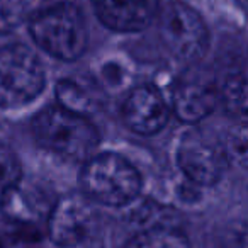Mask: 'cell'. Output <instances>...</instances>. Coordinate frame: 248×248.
<instances>
[{
    "instance_id": "cell-9",
    "label": "cell",
    "mask_w": 248,
    "mask_h": 248,
    "mask_svg": "<svg viewBox=\"0 0 248 248\" xmlns=\"http://www.w3.org/2000/svg\"><path fill=\"white\" fill-rule=\"evenodd\" d=\"M177 162L184 175L194 184L213 186L224 172V156L221 150L204 141L197 133L187 135L177 152Z\"/></svg>"
},
{
    "instance_id": "cell-7",
    "label": "cell",
    "mask_w": 248,
    "mask_h": 248,
    "mask_svg": "<svg viewBox=\"0 0 248 248\" xmlns=\"http://www.w3.org/2000/svg\"><path fill=\"white\" fill-rule=\"evenodd\" d=\"M53 204L43 187L21 182V179L0 194L2 214L16 226L32 231H38V224L46 221Z\"/></svg>"
},
{
    "instance_id": "cell-8",
    "label": "cell",
    "mask_w": 248,
    "mask_h": 248,
    "mask_svg": "<svg viewBox=\"0 0 248 248\" xmlns=\"http://www.w3.org/2000/svg\"><path fill=\"white\" fill-rule=\"evenodd\" d=\"M123 119L136 135H155L169 121V109L162 93L152 85H140L123 104Z\"/></svg>"
},
{
    "instance_id": "cell-5",
    "label": "cell",
    "mask_w": 248,
    "mask_h": 248,
    "mask_svg": "<svg viewBox=\"0 0 248 248\" xmlns=\"http://www.w3.org/2000/svg\"><path fill=\"white\" fill-rule=\"evenodd\" d=\"M160 38L173 58L194 62L206 53L209 34L202 17L184 2H173L160 19Z\"/></svg>"
},
{
    "instance_id": "cell-3",
    "label": "cell",
    "mask_w": 248,
    "mask_h": 248,
    "mask_svg": "<svg viewBox=\"0 0 248 248\" xmlns=\"http://www.w3.org/2000/svg\"><path fill=\"white\" fill-rule=\"evenodd\" d=\"M29 34L53 58L73 62L87 46V24L80 9L68 2L38 12L29 22Z\"/></svg>"
},
{
    "instance_id": "cell-10",
    "label": "cell",
    "mask_w": 248,
    "mask_h": 248,
    "mask_svg": "<svg viewBox=\"0 0 248 248\" xmlns=\"http://www.w3.org/2000/svg\"><path fill=\"white\" fill-rule=\"evenodd\" d=\"M92 5L100 22L119 32L141 31L158 14V0H92Z\"/></svg>"
},
{
    "instance_id": "cell-12",
    "label": "cell",
    "mask_w": 248,
    "mask_h": 248,
    "mask_svg": "<svg viewBox=\"0 0 248 248\" xmlns=\"http://www.w3.org/2000/svg\"><path fill=\"white\" fill-rule=\"evenodd\" d=\"M124 248H189V241L175 228H153L141 230Z\"/></svg>"
},
{
    "instance_id": "cell-15",
    "label": "cell",
    "mask_w": 248,
    "mask_h": 248,
    "mask_svg": "<svg viewBox=\"0 0 248 248\" xmlns=\"http://www.w3.org/2000/svg\"><path fill=\"white\" fill-rule=\"evenodd\" d=\"M28 16L24 0H0V34L14 31Z\"/></svg>"
},
{
    "instance_id": "cell-17",
    "label": "cell",
    "mask_w": 248,
    "mask_h": 248,
    "mask_svg": "<svg viewBox=\"0 0 248 248\" xmlns=\"http://www.w3.org/2000/svg\"><path fill=\"white\" fill-rule=\"evenodd\" d=\"M21 179V167L16 155L5 146H0V194Z\"/></svg>"
},
{
    "instance_id": "cell-18",
    "label": "cell",
    "mask_w": 248,
    "mask_h": 248,
    "mask_svg": "<svg viewBox=\"0 0 248 248\" xmlns=\"http://www.w3.org/2000/svg\"><path fill=\"white\" fill-rule=\"evenodd\" d=\"M0 248H4V247H2V241H0Z\"/></svg>"
},
{
    "instance_id": "cell-4",
    "label": "cell",
    "mask_w": 248,
    "mask_h": 248,
    "mask_svg": "<svg viewBox=\"0 0 248 248\" xmlns=\"http://www.w3.org/2000/svg\"><path fill=\"white\" fill-rule=\"evenodd\" d=\"M45 68L24 45L0 48V107L11 109L34 100L45 89Z\"/></svg>"
},
{
    "instance_id": "cell-19",
    "label": "cell",
    "mask_w": 248,
    "mask_h": 248,
    "mask_svg": "<svg viewBox=\"0 0 248 248\" xmlns=\"http://www.w3.org/2000/svg\"><path fill=\"white\" fill-rule=\"evenodd\" d=\"M240 2H245V0H240Z\"/></svg>"
},
{
    "instance_id": "cell-11",
    "label": "cell",
    "mask_w": 248,
    "mask_h": 248,
    "mask_svg": "<svg viewBox=\"0 0 248 248\" xmlns=\"http://www.w3.org/2000/svg\"><path fill=\"white\" fill-rule=\"evenodd\" d=\"M217 93L207 83L182 82L173 92V110L184 123H197L214 110Z\"/></svg>"
},
{
    "instance_id": "cell-6",
    "label": "cell",
    "mask_w": 248,
    "mask_h": 248,
    "mask_svg": "<svg viewBox=\"0 0 248 248\" xmlns=\"http://www.w3.org/2000/svg\"><path fill=\"white\" fill-rule=\"evenodd\" d=\"M93 207L83 194H66L55 201L48 217L46 230L53 243L73 247L85 240L93 224Z\"/></svg>"
},
{
    "instance_id": "cell-1",
    "label": "cell",
    "mask_w": 248,
    "mask_h": 248,
    "mask_svg": "<svg viewBox=\"0 0 248 248\" xmlns=\"http://www.w3.org/2000/svg\"><path fill=\"white\" fill-rule=\"evenodd\" d=\"M31 129L43 148L72 162L89 160L99 145V133L93 124L85 116L60 106L39 110L32 117Z\"/></svg>"
},
{
    "instance_id": "cell-14",
    "label": "cell",
    "mask_w": 248,
    "mask_h": 248,
    "mask_svg": "<svg viewBox=\"0 0 248 248\" xmlns=\"http://www.w3.org/2000/svg\"><path fill=\"white\" fill-rule=\"evenodd\" d=\"M221 99H223L228 112L245 117V114H247V80H245V75H241V73L231 75L224 82L223 90H221Z\"/></svg>"
},
{
    "instance_id": "cell-16",
    "label": "cell",
    "mask_w": 248,
    "mask_h": 248,
    "mask_svg": "<svg viewBox=\"0 0 248 248\" xmlns=\"http://www.w3.org/2000/svg\"><path fill=\"white\" fill-rule=\"evenodd\" d=\"M247 129L241 124V126L234 128L226 136V141H224L221 153H223L224 160H230V162L238 163L240 167H245V163H247Z\"/></svg>"
},
{
    "instance_id": "cell-13",
    "label": "cell",
    "mask_w": 248,
    "mask_h": 248,
    "mask_svg": "<svg viewBox=\"0 0 248 248\" xmlns=\"http://www.w3.org/2000/svg\"><path fill=\"white\" fill-rule=\"evenodd\" d=\"M56 97H58V106L70 110L73 114H85L92 112L95 107V100L89 93V90L82 83L75 80H62L56 85Z\"/></svg>"
},
{
    "instance_id": "cell-2",
    "label": "cell",
    "mask_w": 248,
    "mask_h": 248,
    "mask_svg": "<svg viewBox=\"0 0 248 248\" xmlns=\"http://www.w3.org/2000/svg\"><path fill=\"white\" fill-rule=\"evenodd\" d=\"M83 196L90 201L121 207L133 202L141 189L138 170L117 153L90 156L80 175Z\"/></svg>"
}]
</instances>
